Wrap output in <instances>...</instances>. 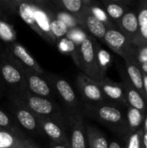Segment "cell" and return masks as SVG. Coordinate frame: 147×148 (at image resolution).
<instances>
[{"label": "cell", "mask_w": 147, "mask_h": 148, "mask_svg": "<svg viewBox=\"0 0 147 148\" xmlns=\"http://www.w3.org/2000/svg\"><path fill=\"white\" fill-rule=\"evenodd\" d=\"M82 113L107 127L122 139L129 133L126 113L119 105L111 102L82 104Z\"/></svg>", "instance_id": "cell-1"}, {"label": "cell", "mask_w": 147, "mask_h": 148, "mask_svg": "<svg viewBox=\"0 0 147 148\" xmlns=\"http://www.w3.org/2000/svg\"><path fill=\"white\" fill-rule=\"evenodd\" d=\"M16 96L36 117L53 120L64 127L68 126V115L62 112L52 100L42 98L25 91Z\"/></svg>", "instance_id": "cell-2"}, {"label": "cell", "mask_w": 147, "mask_h": 148, "mask_svg": "<svg viewBox=\"0 0 147 148\" xmlns=\"http://www.w3.org/2000/svg\"><path fill=\"white\" fill-rule=\"evenodd\" d=\"M97 40L88 36L79 46V69L81 73L94 81L99 82L104 78L102 77L96 56Z\"/></svg>", "instance_id": "cell-3"}, {"label": "cell", "mask_w": 147, "mask_h": 148, "mask_svg": "<svg viewBox=\"0 0 147 148\" xmlns=\"http://www.w3.org/2000/svg\"><path fill=\"white\" fill-rule=\"evenodd\" d=\"M48 81L51 85V88L56 92L62 100L68 115H83L82 103L80 102L75 90L64 78L50 74L48 75Z\"/></svg>", "instance_id": "cell-4"}, {"label": "cell", "mask_w": 147, "mask_h": 148, "mask_svg": "<svg viewBox=\"0 0 147 148\" xmlns=\"http://www.w3.org/2000/svg\"><path fill=\"white\" fill-rule=\"evenodd\" d=\"M0 78L15 92V95L28 90L23 72L7 54L0 59Z\"/></svg>", "instance_id": "cell-5"}, {"label": "cell", "mask_w": 147, "mask_h": 148, "mask_svg": "<svg viewBox=\"0 0 147 148\" xmlns=\"http://www.w3.org/2000/svg\"><path fill=\"white\" fill-rule=\"evenodd\" d=\"M102 42L123 60L133 59V44L117 27L107 29Z\"/></svg>", "instance_id": "cell-6"}, {"label": "cell", "mask_w": 147, "mask_h": 148, "mask_svg": "<svg viewBox=\"0 0 147 148\" xmlns=\"http://www.w3.org/2000/svg\"><path fill=\"white\" fill-rule=\"evenodd\" d=\"M76 84L82 104H98L108 102L104 96L97 82L80 73L76 78Z\"/></svg>", "instance_id": "cell-7"}, {"label": "cell", "mask_w": 147, "mask_h": 148, "mask_svg": "<svg viewBox=\"0 0 147 148\" xmlns=\"http://www.w3.org/2000/svg\"><path fill=\"white\" fill-rule=\"evenodd\" d=\"M8 56L22 69L29 70L42 75L44 70L41 68L36 60L29 53V51L20 43L14 42L8 44Z\"/></svg>", "instance_id": "cell-8"}, {"label": "cell", "mask_w": 147, "mask_h": 148, "mask_svg": "<svg viewBox=\"0 0 147 148\" xmlns=\"http://www.w3.org/2000/svg\"><path fill=\"white\" fill-rule=\"evenodd\" d=\"M31 3L36 24L37 27V34L49 43H55V40L50 31V15L52 10L42 6L41 2H29Z\"/></svg>", "instance_id": "cell-9"}, {"label": "cell", "mask_w": 147, "mask_h": 148, "mask_svg": "<svg viewBox=\"0 0 147 148\" xmlns=\"http://www.w3.org/2000/svg\"><path fill=\"white\" fill-rule=\"evenodd\" d=\"M118 71L120 76V83L123 87L124 93L126 95V99L127 101L128 106L133 107L139 111H141L143 114H147V105L144 97L142 95L134 88V86L131 83L125 68L121 65H118Z\"/></svg>", "instance_id": "cell-10"}, {"label": "cell", "mask_w": 147, "mask_h": 148, "mask_svg": "<svg viewBox=\"0 0 147 148\" xmlns=\"http://www.w3.org/2000/svg\"><path fill=\"white\" fill-rule=\"evenodd\" d=\"M68 127L70 129L68 138L70 148H88L83 115H68Z\"/></svg>", "instance_id": "cell-11"}, {"label": "cell", "mask_w": 147, "mask_h": 148, "mask_svg": "<svg viewBox=\"0 0 147 148\" xmlns=\"http://www.w3.org/2000/svg\"><path fill=\"white\" fill-rule=\"evenodd\" d=\"M11 111L20 126L25 130L33 133H36L40 130L36 115L14 95L11 98Z\"/></svg>", "instance_id": "cell-12"}, {"label": "cell", "mask_w": 147, "mask_h": 148, "mask_svg": "<svg viewBox=\"0 0 147 148\" xmlns=\"http://www.w3.org/2000/svg\"><path fill=\"white\" fill-rule=\"evenodd\" d=\"M98 84L108 102L119 105L122 108L128 107L124 89L120 82H114L106 76L103 80L99 82Z\"/></svg>", "instance_id": "cell-13"}, {"label": "cell", "mask_w": 147, "mask_h": 148, "mask_svg": "<svg viewBox=\"0 0 147 148\" xmlns=\"http://www.w3.org/2000/svg\"><path fill=\"white\" fill-rule=\"evenodd\" d=\"M77 17L79 19L80 26H81L89 36H93L96 40L103 42L107 27L90 13L88 6Z\"/></svg>", "instance_id": "cell-14"}, {"label": "cell", "mask_w": 147, "mask_h": 148, "mask_svg": "<svg viewBox=\"0 0 147 148\" xmlns=\"http://www.w3.org/2000/svg\"><path fill=\"white\" fill-rule=\"evenodd\" d=\"M23 72L27 89L31 94L51 100L52 99V88L49 85L48 82H46L43 77L36 74L35 72L29 71V70H22Z\"/></svg>", "instance_id": "cell-15"}, {"label": "cell", "mask_w": 147, "mask_h": 148, "mask_svg": "<svg viewBox=\"0 0 147 148\" xmlns=\"http://www.w3.org/2000/svg\"><path fill=\"white\" fill-rule=\"evenodd\" d=\"M36 119L39 125V129L45 134L52 140V142L69 144L68 138L66 134V127L48 118L36 117Z\"/></svg>", "instance_id": "cell-16"}, {"label": "cell", "mask_w": 147, "mask_h": 148, "mask_svg": "<svg viewBox=\"0 0 147 148\" xmlns=\"http://www.w3.org/2000/svg\"><path fill=\"white\" fill-rule=\"evenodd\" d=\"M116 27L121 31L133 44H135L139 38V22L134 8H131L116 23Z\"/></svg>", "instance_id": "cell-17"}, {"label": "cell", "mask_w": 147, "mask_h": 148, "mask_svg": "<svg viewBox=\"0 0 147 148\" xmlns=\"http://www.w3.org/2000/svg\"><path fill=\"white\" fill-rule=\"evenodd\" d=\"M101 3L107 16L115 25L120 18L133 7L132 5L134 4L133 1L129 0H103Z\"/></svg>", "instance_id": "cell-18"}, {"label": "cell", "mask_w": 147, "mask_h": 148, "mask_svg": "<svg viewBox=\"0 0 147 148\" xmlns=\"http://www.w3.org/2000/svg\"><path fill=\"white\" fill-rule=\"evenodd\" d=\"M124 62H125L124 68H125L126 73L131 83L142 95V96L145 99L144 77H143V73L140 70L138 63L133 59H126V60H124Z\"/></svg>", "instance_id": "cell-19"}, {"label": "cell", "mask_w": 147, "mask_h": 148, "mask_svg": "<svg viewBox=\"0 0 147 148\" xmlns=\"http://www.w3.org/2000/svg\"><path fill=\"white\" fill-rule=\"evenodd\" d=\"M139 22V38L134 44H147V5L143 0L139 1L133 6Z\"/></svg>", "instance_id": "cell-20"}, {"label": "cell", "mask_w": 147, "mask_h": 148, "mask_svg": "<svg viewBox=\"0 0 147 148\" xmlns=\"http://www.w3.org/2000/svg\"><path fill=\"white\" fill-rule=\"evenodd\" d=\"M88 148H108L109 141L105 134L96 127L85 124Z\"/></svg>", "instance_id": "cell-21"}, {"label": "cell", "mask_w": 147, "mask_h": 148, "mask_svg": "<svg viewBox=\"0 0 147 148\" xmlns=\"http://www.w3.org/2000/svg\"><path fill=\"white\" fill-rule=\"evenodd\" d=\"M126 119L129 132H135L142 129L146 114L130 106L126 107Z\"/></svg>", "instance_id": "cell-22"}, {"label": "cell", "mask_w": 147, "mask_h": 148, "mask_svg": "<svg viewBox=\"0 0 147 148\" xmlns=\"http://www.w3.org/2000/svg\"><path fill=\"white\" fill-rule=\"evenodd\" d=\"M57 8L78 16L88 6V0H59L52 2Z\"/></svg>", "instance_id": "cell-23"}, {"label": "cell", "mask_w": 147, "mask_h": 148, "mask_svg": "<svg viewBox=\"0 0 147 148\" xmlns=\"http://www.w3.org/2000/svg\"><path fill=\"white\" fill-rule=\"evenodd\" d=\"M16 13L23 20V22L26 23L37 34L38 31H37V27H36V24L35 16H34V11H33L31 3L29 2L17 1Z\"/></svg>", "instance_id": "cell-24"}, {"label": "cell", "mask_w": 147, "mask_h": 148, "mask_svg": "<svg viewBox=\"0 0 147 148\" xmlns=\"http://www.w3.org/2000/svg\"><path fill=\"white\" fill-rule=\"evenodd\" d=\"M88 9L90 11V13L95 18H97L99 21L103 23L107 27V29L116 27V25L112 22V20L107 16V14L103 5L101 4V3L97 2V1H94V0H88Z\"/></svg>", "instance_id": "cell-25"}, {"label": "cell", "mask_w": 147, "mask_h": 148, "mask_svg": "<svg viewBox=\"0 0 147 148\" xmlns=\"http://www.w3.org/2000/svg\"><path fill=\"white\" fill-rule=\"evenodd\" d=\"M56 46L62 53L69 55L76 66L79 67V47L77 45L65 36L56 41Z\"/></svg>", "instance_id": "cell-26"}, {"label": "cell", "mask_w": 147, "mask_h": 148, "mask_svg": "<svg viewBox=\"0 0 147 148\" xmlns=\"http://www.w3.org/2000/svg\"><path fill=\"white\" fill-rule=\"evenodd\" d=\"M68 29H69L68 26L60 19H58L55 16V13L52 10L50 15V31L55 42L65 37Z\"/></svg>", "instance_id": "cell-27"}, {"label": "cell", "mask_w": 147, "mask_h": 148, "mask_svg": "<svg viewBox=\"0 0 147 148\" xmlns=\"http://www.w3.org/2000/svg\"><path fill=\"white\" fill-rule=\"evenodd\" d=\"M96 56L101 74L102 77L105 78L107 76V69L112 63V56L106 49L101 48V44L98 42L96 43Z\"/></svg>", "instance_id": "cell-28"}, {"label": "cell", "mask_w": 147, "mask_h": 148, "mask_svg": "<svg viewBox=\"0 0 147 148\" xmlns=\"http://www.w3.org/2000/svg\"><path fill=\"white\" fill-rule=\"evenodd\" d=\"M21 140L16 133L0 128V148H15Z\"/></svg>", "instance_id": "cell-29"}, {"label": "cell", "mask_w": 147, "mask_h": 148, "mask_svg": "<svg viewBox=\"0 0 147 148\" xmlns=\"http://www.w3.org/2000/svg\"><path fill=\"white\" fill-rule=\"evenodd\" d=\"M144 128L135 132H129L124 138L123 148H142Z\"/></svg>", "instance_id": "cell-30"}, {"label": "cell", "mask_w": 147, "mask_h": 148, "mask_svg": "<svg viewBox=\"0 0 147 148\" xmlns=\"http://www.w3.org/2000/svg\"><path fill=\"white\" fill-rule=\"evenodd\" d=\"M0 40L11 43L16 42V32L10 24L4 20H0Z\"/></svg>", "instance_id": "cell-31"}, {"label": "cell", "mask_w": 147, "mask_h": 148, "mask_svg": "<svg viewBox=\"0 0 147 148\" xmlns=\"http://www.w3.org/2000/svg\"><path fill=\"white\" fill-rule=\"evenodd\" d=\"M88 36L89 35L82 29V27L79 25L75 28L69 29L66 35V37L79 47Z\"/></svg>", "instance_id": "cell-32"}, {"label": "cell", "mask_w": 147, "mask_h": 148, "mask_svg": "<svg viewBox=\"0 0 147 148\" xmlns=\"http://www.w3.org/2000/svg\"><path fill=\"white\" fill-rule=\"evenodd\" d=\"M55 16L58 19H60L62 22H63L68 29L75 28L76 26H79V19L76 16L72 15L68 12H66L64 10H61L55 13Z\"/></svg>", "instance_id": "cell-33"}, {"label": "cell", "mask_w": 147, "mask_h": 148, "mask_svg": "<svg viewBox=\"0 0 147 148\" xmlns=\"http://www.w3.org/2000/svg\"><path fill=\"white\" fill-rule=\"evenodd\" d=\"M133 60L138 65L147 62V44H133Z\"/></svg>", "instance_id": "cell-34"}, {"label": "cell", "mask_w": 147, "mask_h": 148, "mask_svg": "<svg viewBox=\"0 0 147 148\" xmlns=\"http://www.w3.org/2000/svg\"><path fill=\"white\" fill-rule=\"evenodd\" d=\"M0 128L6 129L15 133V128L11 124L10 117L2 109H0Z\"/></svg>", "instance_id": "cell-35"}, {"label": "cell", "mask_w": 147, "mask_h": 148, "mask_svg": "<svg viewBox=\"0 0 147 148\" xmlns=\"http://www.w3.org/2000/svg\"><path fill=\"white\" fill-rule=\"evenodd\" d=\"M15 148H29V140H23L22 139Z\"/></svg>", "instance_id": "cell-36"}, {"label": "cell", "mask_w": 147, "mask_h": 148, "mask_svg": "<svg viewBox=\"0 0 147 148\" xmlns=\"http://www.w3.org/2000/svg\"><path fill=\"white\" fill-rule=\"evenodd\" d=\"M51 148H70V147H69V144L51 142Z\"/></svg>", "instance_id": "cell-37"}, {"label": "cell", "mask_w": 147, "mask_h": 148, "mask_svg": "<svg viewBox=\"0 0 147 148\" xmlns=\"http://www.w3.org/2000/svg\"><path fill=\"white\" fill-rule=\"evenodd\" d=\"M108 148H123V146L117 140H111L109 142Z\"/></svg>", "instance_id": "cell-38"}, {"label": "cell", "mask_w": 147, "mask_h": 148, "mask_svg": "<svg viewBox=\"0 0 147 148\" xmlns=\"http://www.w3.org/2000/svg\"><path fill=\"white\" fill-rule=\"evenodd\" d=\"M143 77H144V95L147 105V75L143 74Z\"/></svg>", "instance_id": "cell-39"}, {"label": "cell", "mask_w": 147, "mask_h": 148, "mask_svg": "<svg viewBox=\"0 0 147 148\" xmlns=\"http://www.w3.org/2000/svg\"><path fill=\"white\" fill-rule=\"evenodd\" d=\"M142 148H147V131L144 130L142 138Z\"/></svg>", "instance_id": "cell-40"}, {"label": "cell", "mask_w": 147, "mask_h": 148, "mask_svg": "<svg viewBox=\"0 0 147 148\" xmlns=\"http://www.w3.org/2000/svg\"><path fill=\"white\" fill-rule=\"evenodd\" d=\"M139 69H140V70L142 71L143 74L147 75V62H145L143 64L139 65Z\"/></svg>", "instance_id": "cell-41"}, {"label": "cell", "mask_w": 147, "mask_h": 148, "mask_svg": "<svg viewBox=\"0 0 147 148\" xmlns=\"http://www.w3.org/2000/svg\"><path fill=\"white\" fill-rule=\"evenodd\" d=\"M143 128H144V130L147 131V115L146 116V118H145V121H144V125H143Z\"/></svg>", "instance_id": "cell-42"}, {"label": "cell", "mask_w": 147, "mask_h": 148, "mask_svg": "<svg viewBox=\"0 0 147 148\" xmlns=\"http://www.w3.org/2000/svg\"><path fill=\"white\" fill-rule=\"evenodd\" d=\"M29 148H39L36 145H35L33 142H30V141H29Z\"/></svg>", "instance_id": "cell-43"}, {"label": "cell", "mask_w": 147, "mask_h": 148, "mask_svg": "<svg viewBox=\"0 0 147 148\" xmlns=\"http://www.w3.org/2000/svg\"><path fill=\"white\" fill-rule=\"evenodd\" d=\"M5 15V12L3 11V10L2 9V7L0 6V16H4Z\"/></svg>", "instance_id": "cell-44"}, {"label": "cell", "mask_w": 147, "mask_h": 148, "mask_svg": "<svg viewBox=\"0 0 147 148\" xmlns=\"http://www.w3.org/2000/svg\"><path fill=\"white\" fill-rule=\"evenodd\" d=\"M143 2H144V3H145L147 5V0H143Z\"/></svg>", "instance_id": "cell-45"}, {"label": "cell", "mask_w": 147, "mask_h": 148, "mask_svg": "<svg viewBox=\"0 0 147 148\" xmlns=\"http://www.w3.org/2000/svg\"><path fill=\"white\" fill-rule=\"evenodd\" d=\"M0 95H1V89H0Z\"/></svg>", "instance_id": "cell-46"}, {"label": "cell", "mask_w": 147, "mask_h": 148, "mask_svg": "<svg viewBox=\"0 0 147 148\" xmlns=\"http://www.w3.org/2000/svg\"><path fill=\"white\" fill-rule=\"evenodd\" d=\"M0 59H1V56H0Z\"/></svg>", "instance_id": "cell-47"}, {"label": "cell", "mask_w": 147, "mask_h": 148, "mask_svg": "<svg viewBox=\"0 0 147 148\" xmlns=\"http://www.w3.org/2000/svg\"><path fill=\"white\" fill-rule=\"evenodd\" d=\"M146 115H147V114H146Z\"/></svg>", "instance_id": "cell-48"}]
</instances>
